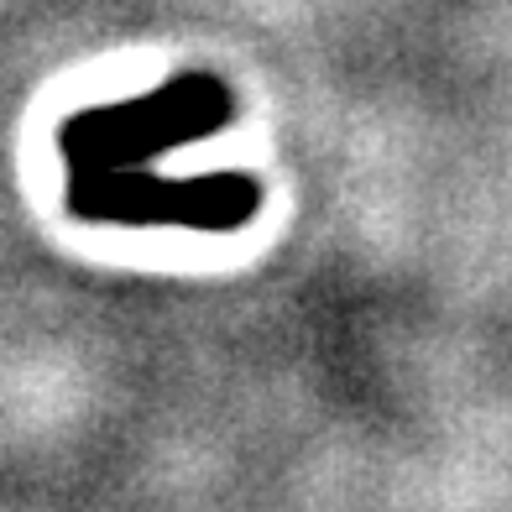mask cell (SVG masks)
<instances>
[{"instance_id": "obj_1", "label": "cell", "mask_w": 512, "mask_h": 512, "mask_svg": "<svg viewBox=\"0 0 512 512\" xmlns=\"http://www.w3.org/2000/svg\"><path fill=\"white\" fill-rule=\"evenodd\" d=\"M236 89L220 74H178L152 95H136L121 105L84 110L63 126V157L74 173L100 168H142L147 157L215 136L236 121Z\"/></svg>"}, {"instance_id": "obj_2", "label": "cell", "mask_w": 512, "mask_h": 512, "mask_svg": "<svg viewBox=\"0 0 512 512\" xmlns=\"http://www.w3.org/2000/svg\"><path fill=\"white\" fill-rule=\"evenodd\" d=\"M68 204L84 220L121 225H189V230H241L262 215L256 173H209V178H157L142 168H100L68 178Z\"/></svg>"}]
</instances>
